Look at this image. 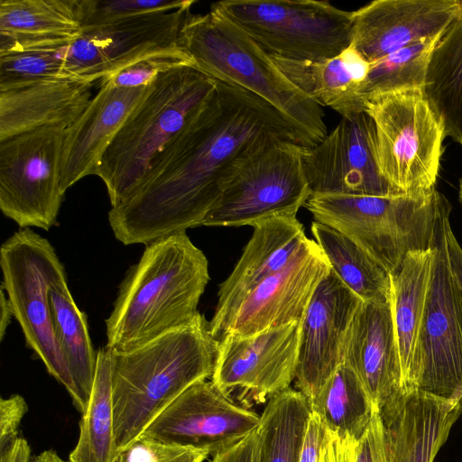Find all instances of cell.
I'll return each instance as SVG.
<instances>
[{
  "label": "cell",
  "mask_w": 462,
  "mask_h": 462,
  "mask_svg": "<svg viewBox=\"0 0 462 462\" xmlns=\"http://www.w3.org/2000/svg\"><path fill=\"white\" fill-rule=\"evenodd\" d=\"M451 209L441 193L430 245L431 273L409 389L462 404V301L450 272L446 241Z\"/></svg>",
  "instance_id": "cell-10"
},
{
  "label": "cell",
  "mask_w": 462,
  "mask_h": 462,
  "mask_svg": "<svg viewBox=\"0 0 462 462\" xmlns=\"http://www.w3.org/2000/svg\"><path fill=\"white\" fill-rule=\"evenodd\" d=\"M310 412L309 400L298 390L290 387L272 397L258 426L259 462H300Z\"/></svg>",
  "instance_id": "cell-33"
},
{
  "label": "cell",
  "mask_w": 462,
  "mask_h": 462,
  "mask_svg": "<svg viewBox=\"0 0 462 462\" xmlns=\"http://www.w3.org/2000/svg\"><path fill=\"white\" fill-rule=\"evenodd\" d=\"M355 462H390L386 429L377 411L356 442Z\"/></svg>",
  "instance_id": "cell-39"
},
{
  "label": "cell",
  "mask_w": 462,
  "mask_h": 462,
  "mask_svg": "<svg viewBox=\"0 0 462 462\" xmlns=\"http://www.w3.org/2000/svg\"><path fill=\"white\" fill-rule=\"evenodd\" d=\"M203 449L139 438L119 452L116 462H204Z\"/></svg>",
  "instance_id": "cell-38"
},
{
  "label": "cell",
  "mask_w": 462,
  "mask_h": 462,
  "mask_svg": "<svg viewBox=\"0 0 462 462\" xmlns=\"http://www.w3.org/2000/svg\"><path fill=\"white\" fill-rule=\"evenodd\" d=\"M356 442L328 431L319 462H355Z\"/></svg>",
  "instance_id": "cell-43"
},
{
  "label": "cell",
  "mask_w": 462,
  "mask_h": 462,
  "mask_svg": "<svg viewBox=\"0 0 462 462\" xmlns=\"http://www.w3.org/2000/svg\"><path fill=\"white\" fill-rule=\"evenodd\" d=\"M68 128L44 126L0 141V208L20 228L48 231L58 224Z\"/></svg>",
  "instance_id": "cell-12"
},
{
  "label": "cell",
  "mask_w": 462,
  "mask_h": 462,
  "mask_svg": "<svg viewBox=\"0 0 462 462\" xmlns=\"http://www.w3.org/2000/svg\"><path fill=\"white\" fill-rule=\"evenodd\" d=\"M330 264L318 244L306 241L296 256L239 302L215 340L226 335L249 336L302 320L314 291Z\"/></svg>",
  "instance_id": "cell-18"
},
{
  "label": "cell",
  "mask_w": 462,
  "mask_h": 462,
  "mask_svg": "<svg viewBox=\"0 0 462 462\" xmlns=\"http://www.w3.org/2000/svg\"><path fill=\"white\" fill-rule=\"evenodd\" d=\"M365 111L375 127L379 171L393 192L414 194L435 189L445 134L423 89L370 97Z\"/></svg>",
  "instance_id": "cell-7"
},
{
  "label": "cell",
  "mask_w": 462,
  "mask_h": 462,
  "mask_svg": "<svg viewBox=\"0 0 462 462\" xmlns=\"http://www.w3.org/2000/svg\"><path fill=\"white\" fill-rule=\"evenodd\" d=\"M217 81L194 65L160 75L105 152L96 171L111 208L147 179L214 93Z\"/></svg>",
  "instance_id": "cell-5"
},
{
  "label": "cell",
  "mask_w": 462,
  "mask_h": 462,
  "mask_svg": "<svg viewBox=\"0 0 462 462\" xmlns=\"http://www.w3.org/2000/svg\"><path fill=\"white\" fill-rule=\"evenodd\" d=\"M252 226V237L239 261L219 286L216 310L209 321L214 339L244 297L288 265L308 240L296 215L270 217Z\"/></svg>",
  "instance_id": "cell-21"
},
{
  "label": "cell",
  "mask_w": 462,
  "mask_h": 462,
  "mask_svg": "<svg viewBox=\"0 0 462 462\" xmlns=\"http://www.w3.org/2000/svg\"><path fill=\"white\" fill-rule=\"evenodd\" d=\"M441 34L423 39L370 63L367 77L359 89L364 104L376 95L407 88L423 89L429 60Z\"/></svg>",
  "instance_id": "cell-34"
},
{
  "label": "cell",
  "mask_w": 462,
  "mask_h": 462,
  "mask_svg": "<svg viewBox=\"0 0 462 462\" xmlns=\"http://www.w3.org/2000/svg\"><path fill=\"white\" fill-rule=\"evenodd\" d=\"M462 0H374L353 11L352 41L370 63L445 32Z\"/></svg>",
  "instance_id": "cell-20"
},
{
  "label": "cell",
  "mask_w": 462,
  "mask_h": 462,
  "mask_svg": "<svg viewBox=\"0 0 462 462\" xmlns=\"http://www.w3.org/2000/svg\"><path fill=\"white\" fill-rule=\"evenodd\" d=\"M49 297L55 337L79 393L78 410L83 414L97 368V352L92 346L87 316L75 303L67 279L53 284Z\"/></svg>",
  "instance_id": "cell-29"
},
{
  "label": "cell",
  "mask_w": 462,
  "mask_h": 462,
  "mask_svg": "<svg viewBox=\"0 0 462 462\" xmlns=\"http://www.w3.org/2000/svg\"><path fill=\"white\" fill-rule=\"evenodd\" d=\"M259 454L260 433L257 427L236 445L213 456L210 462H259Z\"/></svg>",
  "instance_id": "cell-42"
},
{
  "label": "cell",
  "mask_w": 462,
  "mask_h": 462,
  "mask_svg": "<svg viewBox=\"0 0 462 462\" xmlns=\"http://www.w3.org/2000/svg\"><path fill=\"white\" fill-rule=\"evenodd\" d=\"M431 263V247L412 251L406 254L399 269L390 275L393 319L403 377L409 391V377L425 309Z\"/></svg>",
  "instance_id": "cell-27"
},
{
  "label": "cell",
  "mask_w": 462,
  "mask_h": 462,
  "mask_svg": "<svg viewBox=\"0 0 462 462\" xmlns=\"http://www.w3.org/2000/svg\"><path fill=\"white\" fill-rule=\"evenodd\" d=\"M13 316L8 299L5 290L1 287V300H0V339L3 340L6 328L11 321Z\"/></svg>",
  "instance_id": "cell-46"
},
{
  "label": "cell",
  "mask_w": 462,
  "mask_h": 462,
  "mask_svg": "<svg viewBox=\"0 0 462 462\" xmlns=\"http://www.w3.org/2000/svg\"><path fill=\"white\" fill-rule=\"evenodd\" d=\"M69 45L36 48L0 54V91L47 79L72 78L64 70Z\"/></svg>",
  "instance_id": "cell-35"
},
{
  "label": "cell",
  "mask_w": 462,
  "mask_h": 462,
  "mask_svg": "<svg viewBox=\"0 0 462 462\" xmlns=\"http://www.w3.org/2000/svg\"><path fill=\"white\" fill-rule=\"evenodd\" d=\"M31 462H65L54 450L48 449L34 457Z\"/></svg>",
  "instance_id": "cell-47"
},
{
  "label": "cell",
  "mask_w": 462,
  "mask_h": 462,
  "mask_svg": "<svg viewBox=\"0 0 462 462\" xmlns=\"http://www.w3.org/2000/svg\"><path fill=\"white\" fill-rule=\"evenodd\" d=\"M109 351L115 435L121 451L187 388L211 378L217 342L200 314L192 324L139 347Z\"/></svg>",
  "instance_id": "cell-3"
},
{
  "label": "cell",
  "mask_w": 462,
  "mask_h": 462,
  "mask_svg": "<svg viewBox=\"0 0 462 462\" xmlns=\"http://www.w3.org/2000/svg\"><path fill=\"white\" fill-rule=\"evenodd\" d=\"M119 452L114 424L111 354L103 346L97 351L92 392L69 462H116Z\"/></svg>",
  "instance_id": "cell-30"
},
{
  "label": "cell",
  "mask_w": 462,
  "mask_h": 462,
  "mask_svg": "<svg viewBox=\"0 0 462 462\" xmlns=\"http://www.w3.org/2000/svg\"><path fill=\"white\" fill-rule=\"evenodd\" d=\"M260 419L226 397L211 380H201L187 388L140 438L203 449L213 457L249 435Z\"/></svg>",
  "instance_id": "cell-15"
},
{
  "label": "cell",
  "mask_w": 462,
  "mask_h": 462,
  "mask_svg": "<svg viewBox=\"0 0 462 462\" xmlns=\"http://www.w3.org/2000/svg\"><path fill=\"white\" fill-rule=\"evenodd\" d=\"M28 411V405L22 395L13 394L0 400V457L7 454L18 437L23 418Z\"/></svg>",
  "instance_id": "cell-40"
},
{
  "label": "cell",
  "mask_w": 462,
  "mask_h": 462,
  "mask_svg": "<svg viewBox=\"0 0 462 462\" xmlns=\"http://www.w3.org/2000/svg\"><path fill=\"white\" fill-rule=\"evenodd\" d=\"M217 81L212 96L144 182L109 210L111 229L124 245H147L201 226L237 160L273 140L298 143L271 105L240 87Z\"/></svg>",
  "instance_id": "cell-1"
},
{
  "label": "cell",
  "mask_w": 462,
  "mask_h": 462,
  "mask_svg": "<svg viewBox=\"0 0 462 462\" xmlns=\"http://www.w3.org/2000/svg\"><path fill=\"white\" fill-rule=\"evenodd\" d=\"M446 241L450 272L462 301V247L452 231L450 223L446 228Z\"/></svg>",
  "instance_id": "cell-44"
},
{
  "label": "cell",
  "mask_w": 462,
  "mask_h": 462,
  "mask_svg": "<svg viewBox=\"0 0 462 462\" xmlns=\"http://www.w3.org/2000/svg\"><path fill=\"white\" fill-rule=\"evenodd\" d=\"M282 72L320 106H328L342 117L365 112L359 89L370 62L350 43L338 55L318 61H297L271 55Z\"/></svg>",
  "instance_id": "cell-25"
},
{
  "label": "cell",
  "mask_w": 462,
  "mask_h": 462,
  "mask_svg": "<svg viewBox=\"0 0 462 462\" xmlns=\"http://www.w3.org/2000/svg\"><path fill=\"white\" fill-rule=\"evenodd\" d=\"M440 195L436 188L391 196L311 194L304 207L391 275L408 253L430 248Z\"/></svg>",
  "instance_id": "cell-6"
},
{
  "label": "cell",
  "mask_w": 462,
  "mask_h": 462,
  "mask_svg": "<svg viewBox=\"0 0 462 462\" xmlns=\"http://www.w3.org/2000/svg\"><path fill=\"white\" fill-rule=\"evenodd\" d=\"M99 85L97 93L67 129L60 174L63 194L84 177L96 175L105 152L151 86L130 88Z\"/></svg>",
  "instance_id": "cell-22"
},
{
  "label": "cell",
  "mask_w": 462,
  "mask_h": 462,
  "mask_svg": "<svg viewBox=\"0 0 462 462\" xmlns=\"http://www.w3.org/2000/svg\"><path fill=\"white\" fill-rule=\"evenodd\" d=\"M375 127L365 111L342 117L318 144L302 146L310 194L391 196L376 161Z\"/></svg>",
  "instance_id": "cell-16"
},
{
  "label": "cell",
  "mask_w": 462,
  "mask_h": 462,
  "mask_svg": "<svg viewBox=\"0 0 462 462\" xmlns=\"http://www.w3.org/2000/svg\"><path fill=\"white\" fill-rule=\"evenodd\" d=\"M300 323L249 336L226 335L217 342L212 383L250 409L291 387L295 378Z\"/></svg>",
  "instance_id": "cell-13"
},
{
  "label": "cell",
  "mask_w": 462,
  "mask_h": 462,
  "mask_svg": "<svg viewBox=\"0 0 462 462\" xmlns=\"http://www.w3.org/2000/svg\"><path fill=\"white\" fill-rule=\"evenodd\" d=\"M211 10L228 19L270 55L318 61L352 41L353 12L318 0H224Z\"/></svg>",
  "instance_id": "cell-9"
},
{
  "label": "cell",
  "mask_w": 462,
  "mask_h": 462,
  "mask_svg": "<svg viewBox=\"0 0 462 462\" xmlns=\"http://www.w3.org/2000/svg\"><path fill=\"white\" fill-rule=\"evenodd\" d=\"M423 92L445 137L462 145V9L431 52Z\"/></svg>",
  "instance_id": "cell-28"
},
{
  "label": "cell",
  "mask_w": 462,
  "mask_h": 462,
  "mask_svg": "<svg viewBox=\"0 0 462 462\" xmlns=\"http://www.w3.org/2000/svg\"><path fill=\"white\" fill-rule=\"evenodd\" d=\"M462 413V404L416 391L383 424L390 462H433Z\"/></svg>",
  "instance_id": "cell-26"
},
{
  "label": "cell",
  "mask_w": 462,
  "mask_h": 462,
  "mask_svg": "<svg viewBox=\"0 0 462 462\" xmlns=\"http://www.w3.org/2000/svg\"><path fill=\"white\" fill-rule=\"evenodd\" d=\"M458 197H459V201L462 202V177L459 180Z\"/></svg>",
  "instance_id": "cell-48"
},
{
  "label": "cell",
  "mask_w": 462,
  "mask_h": 462,
  "mask_svg": "<svg viewBox=\"0 0 462 462\" xmlns=\"http://www.w3.org/2000/svg\"><path fill=\"white\" fill-rule=\"evenodd\" d=\"M328 432L319 416L311 411L303 437L300 462H319Z\"/></svg>",
  "instance_id": "cell-41"
},
{
  "label": "cell",
  "mask_w": 462,
  "mask_h": 462,
  "mask_svg": "<svg viewBox=\"0 0 462 462\" xmlns=\"http://www.w3.org/2000/svg\"><path fill=\"white\" fill-rule=\"evenodd\" d=\"M193 4L194 0H79L82 31L140 15L171 12Z\"/></svg>",
  "instance_id": "cell-36"
},
{
  "label": "cell",
  "mask_w": 462,
  "mask_h": 462,
  "mask_svg": "<svg viewBox=\"0 0 462 462\" xmlns=\"http://www.w3.org/2000/svg\"><path fill=\"white\" fill-rule=\"evenodd\" d=\"M194 65L180 43L143 57L105 77L99 82L117 88L148 87L162 74L176 68Z\"/></svg>",
  "instance_id": "cell-37"
},
{
  "label": "cell",
  "mask_w": 462,
  "mask_h": 462,
  "mask_svg": "<svg viewBox=\"0 0 462 462\" xmlns=\"http://www.w3.org/2000/svg\"><path fill=\"white\" fill-rule=\"evenodd\" d=\"M342 363L356 374L382 420L391 421L411 393L403 377L391 300L360 303L343 342Z\"/></svg>",
  "instance_id": "cell-17"
},
{
  "label": "cell",
  "mask_w": 462,
  "mask_h": 462,
  "mask_svg": "<svg viewBox=\"0 0 462 462\" xmlns=\"http://www.w3.org/2000/svg\"><path fill=\"white\" fill-rule=\"evenodd\" d=\"M209 281L208 262L186 232L145 245L137 263L122 281L106 319L105 346L128 351L200 315L198 305Z\"/></svg>",
  "instance_id": "cell-2"
},
{
  "label": "cell",
  "mask_w": 462,
  "mask_h": 462,
  "mask_svg": "<svg viewBox=\"0 0 462 462\" xmlns=\"http://www.w3.org/2000/svg\"><path fill=\"white\" fill-rule=\"evenodd\" d=\"M191 6L83 30L68 48L65 72L94 83L143 57L179 44Z\"/></svg>",
  "instance_id": "cell-14"
},
{
  "label": "cell",
  "mask_w": 462,
  "mask_h": 462,
  "mask_svg": "<svg viewBox=\"0 0 462 462\" xmlns=\"http://www.w3.org/2000/svg\"><path fill=\"white\" fill-rule=\"evenodd\" d=\"M310 405L329 432L355 441L364 434L377 411L356 374L344 363Z\"/></svg>",
  "instance_id": "cell-32"
},
{
  "label": "cell",
  "mask_w": 462,
  "mask_h": 462,
  "mask_svg": "<svg viewBox=\"0 0 462 462\" xmlns=\"http://www.w3.org/2000/svg\"><path fill=\"white\" fill-rule=\"evenodd\" d=\"M92 86L60 78L0 91V141L44 126L69 127L92 99Z\"/></svg>",
  "instance_id": "cell-23"
},
{
  "label": "cell",
  "mask_w": 462,
  "mask_h": 462,
  "mask_svg": "<svg viewBox=\"0 0 462 462\" xmlns=\"http://www.w3.org/2000/svg\"><path fill=\"white\" fill-rule=\"evenodd\" d=\"M362 300L330 268L300 323L294 383L309 402L342 364V346Z\"/></svg>",
  "instance_id": "cell-19"
},
{
  "label": "cell",
  "mask_w": 462,
  "mask_h": 462,
  "mask_svg": "<svg viewBox=\"0 0 462 462\" xmlns=\"http://www.w3.org/2000/svg\"><path fill=\"white\" fill-rule=\"evenodd\" d=\"M180 43L194 66L216 80L240 87L271 105L304 147L328 134L321 106L296 87L271 55L217 12L188 14Z\"/></svg>",
  "instance_id": "cell-4"
},
{
  "label": "cell",
  "mask_w": 462,
  "mask_h": 462,
  "mask_svg": "<svg viewBox=\"0 0 462 462\" xmlns=\"http://www.w3.org/2000/svg\"><path fill=\"white\" fill-rule=\"evenodd\" d=\"M30 455L31 448L28 442L19 438L11 450L0 457V462H31Z\"/></svg>",
  "instance_id": "cell-45"
},
{
  "label": "cell",
  "mask_w": 462,
  "mask_h": 462,
  "mask_svg": "<svg viewBox=\"0 0 462 462\" xmlns=\"http://www.w3.org/2000/svg\"><path fill=\"white\" fill-rule=\"evenodd\" d=\"M81 33L79 0L0 1V54L69 45Z\"/></svg>",
  "instance_id": "cell-24"
},
{
  "label": "cell",
  "mask_w": 462,
  "mask_h": 462,
  "mask_svg": "<svg viewBox=\"0 0 462 462\" xmlns=\"http://www.w3.org/2000/svg\"><path fill=\"white\" fill-rule=\"evenodd\" d=\"M311 233L331 269L362 301L391 300V277L372 257L338 231L314 221Z\"/></svg>",
  "instance_id": "cell-31"
},
{
  "label": "cell",
  "mask_w": 462,
  "mask_h": 462,
  "mask_svg": "<svg viewBox=\"0 0 462 462\" xmlns=\"http://www.w3.org/2000/svg\"><path fill=\"white\" fill-rule=\"evenodd\" d=\"M301 150L293 140L276 139L242 156L201 226H253L270 217L296 215L310 194Z\"/></svg>",
  "instance_id": "cell-11"
},
{
  "label": "cell",
  "mask_w": 462,
  "mask_h": 462,
  "mask_svg": "<svg viewBox=\"0 0 462 462\" xmlns=\"http://www.w3.org/2000/svg\"><path fill=\"white\" fill-rule=\"evenodd\" d=\"M2 288L27 347L42 360L48 373L62 384L79 406V397L58 346L50 305V290L67 279L54 247L31 228H20L0 248Z\"/></svg>",
  "instance_id": "cell-8"
}]
</instances>
